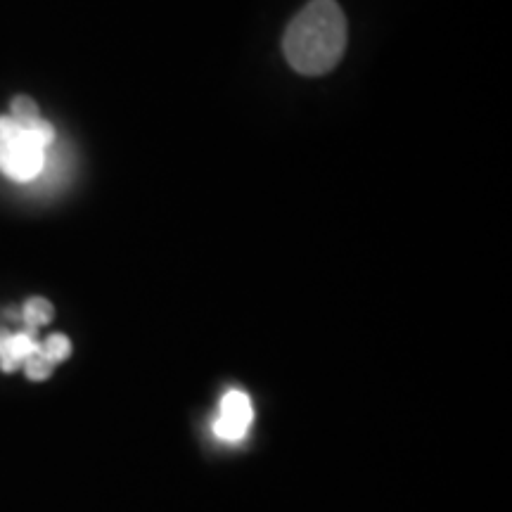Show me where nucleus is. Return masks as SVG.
Wrapping results in <instances>:
<instances>
[{
	"label": "nucleus",
	"instance_id": "6e6552de",
	"mask_svg": "<svg viewBox=\"0 0 512 512\" xmlns=\"http://www.w3.org/2000/svg\"><path fill=\"white\" fill-rule=\"evenodd\" d=\"M10 117L17 121H24V119L41 117V114H38V105L29 98V95H17V98L10 102Z\"/></svg>",
	"mask_w": 512,
	"mask_h": 512
},
{
	"label": "nucleus",
	"instance_id": "0eeeda50",
	"mask_svg": "<svg viewBox=\"0 0 512 512\" xmlns=\"http://www.w3.org/2000/svg\"><path fill=\"white\" fill-rule=\"evenodd\" d=\"M53 368H55L53 363H50L48 358L41 354V347H38L36 354L31 356L27 363H24V370H27V377H29V380H34V382L48 380L50 373H53Z\"/></svg>",
	"mask_w": 512,
	"mask_h": 512
},
{
	"label": "nucleus",
	"instance_id": "39448f33",
	"mask_svg": "<svg viewBox=\"0 0 512 512\" xmlns=\"http://www.w3.org/2000/svg\"><path fill=\"white\" fill-rule=\"evenodd\" d=\"M53 316H55L53 304L43 297L29 299V302L24 304V311H22L24 323H27V330H31V332H36L38 328H43V325H48L50 320H53Z\"/></svg>",
	"mask_w": 512,
	"mask_h": 512
},
{
	"label": "nucleus",
	"instance_id": "423d86ee",
	"mask_svg": "<svg viewBox=\"0 0 512 512\" xmlns=\"http://www.w3.org/2000/svg\"><path fill=\"white\" fill-rule=\"evenodd\" d=\"M41 354L46 356L53 366H57V363L67 361L69 354H72V342L64 335H50L46 342H41Z\"/></svg>",
	"mask_w": 512,
	"mask_h": 512
},
{
	"label": "nucleus",
	"instance_id": "20e7f679",
	"mask_svg": "<svg viewBox=\"0 0 512 512\" xmlns=\"http://www.w3.org/2000/svg\"><path fill=\"white\" fill-rule=\"evenodd\" d=\"M38 347H41V342L36 339V332L31 330L15 332V335L0 332V368L5 373H12V370L24 366L36 354Z\"/></svg>",
	"mask_w": 512,
	"mask_h": 512
},
{
	"label": "nucleus",
	"instance_id": "f257e3e1",
	"mask_svg": "<svg viewBox=\"0 0 512 512\" xmlns=\"http://www.w3.org/2000/svg\"><path fill=\"white\" fill-rule=\"evenodd\" d=\"M347 50V17L337 0H311L287 24L283 53L294 72L328 74Z\"/></svg>",
	"mask_w": 512,
	"mask_h": 512
},
{
	"label": "nucleus",
	"instance_id": "f03ea898",
	"mask_svg": "<svg viewBox=\"0 0 512 512\" xmlns=\"http://www.w3.org/2000/svg\"><path fill=\"white\" fill-rule=\"evenodd\" d=\"M53 140L55 128L46 119L0 117V171L17 183L34 181L46 166V150Z\"/></svg>",
	"mask_w": 512,
	"mask_h": 512
},
{
	"label": "nucleus",
	"instance_id": "7ed1b4c3",
	"mask_svg": "<svg viewBox=\"0 0 512 512\" xmlns=\"http://www.w3.org/2000/svg\"><path fill=\"white\" fill-rule=\"evenodd\" d=\"M254 422V406L252 399L240 389H230L223 394L219 418L214 420L216 439L226 441V444H238L247 437L249 427Z\"/></svg>",
	"mask_w": 512,
	"mask_h": 512
}]
</instances>
